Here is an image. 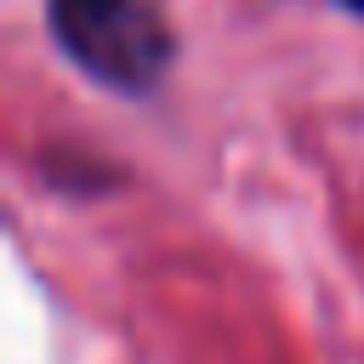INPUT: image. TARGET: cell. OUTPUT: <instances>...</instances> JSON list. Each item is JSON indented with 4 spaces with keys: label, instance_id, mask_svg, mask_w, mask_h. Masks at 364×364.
Returning a JSON list of instances; mask_svg holds the SVG:
<instances>
[{
    "label": "cell",
    "instance_id": "1",
    "mask_svg": "<svg viewBox=\"0 0 364 364\" xmlns=\"http://www.w3.org/2000/svg\"><path fill=\"white\" fill-rule=\"evenodd\" d=\"M57 51L119 97H148L176 63V28L165 0H46Z\"/></svg>",
    "mask_w": 364,
    "mask_h": 364
},
{
    "label": "cell",
    "instance_id": "2",
    "mask_svg": "<svg viewBox=\"0 0 364 364\" xmlns=\"http://www.w3.org/2000/svg\"><path fill=\"white\" fill-rule=\"evenodd\" d=\"M336 6H347V11H358V17H364V0H336Z\"/></svg>",
    "mask_w": 364,
    "mask_h": 364
}]
</instances>
